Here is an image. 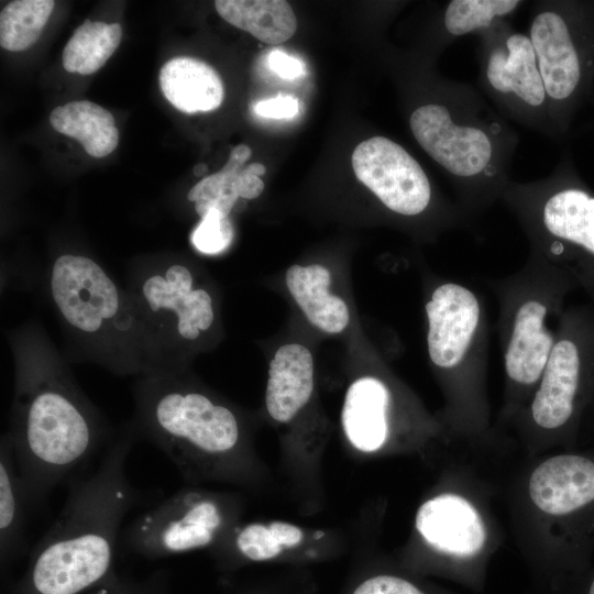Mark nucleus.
<instances>
[{"mask_svg":"<svg viewBox=\"0 0 594 594\" xmlns=\"http://www.w3.org/2000/svg\"><path fill=\"white\" fill-rule=\"evenodd\" d=\"M7 433L32 508L98 451L100 414L66 369L38 342L20 348Z\"/></svg>","mask_w":594,"mask_h":594,"instance_id":"nucleus-1","label":"nucleus"},{"mask_svg":"<svg viewBox=\"0 0 594 594\" xmlns=\"http://www.w3.org/2000/svg\"><path fill=\"white\" fill-rule=\"evenodd\" d=\"M133 437L125 430L92 473L70 482L57 519L32 552L23 594H78L109 573L121 525L141 501L125 471Z\"/></svg>","mask_w":594,"mask_h":594,"instance_id":"nucleus-2","label":"nucleus"},{"mask_svg":"<svg viewBox=\"0 0 594 594\" xmlns=\"http://www.w3.org/2000/svg\"><path fill=\"white\" fill-rule=\"evenodd\" d=\"M522 457L503 483L516 544L578 580L594 552V440Z\"/></svg>","mask_w":594,"mask_h":594,"instance_id":"nucleus-3","label":"nucleus"},{"mask_svg":"<svg viewBox=\"0 0 594 594\" xmlns=\"http://www.w3.org/2000/svg\"><path fill=\"white\" fill-rule=\"evenodd\" d=\"M427 350L444 397L439 416L453 448L484 453L501 442L487 391L488 320L483 297L439 279L425 304Z\"/></svg>","mask_w":594,"mask_h":594,"instance_id":"nucleus-4","label":"nucleus"},{"mask_svg":"<svg viewBox=\"0 0 594 594\" xmlns=\"http://www.w3.org/2000/svg\"><path fill=\"white\" fill-rule=\"evenodd\" d=\"M138 429L187 481L239 480L246 471L235 413L183 383L173 370L145 375L136 388Z\"/></svg>","mask_w":594,"mask_h":594,"instance_id":"nucleus-5","label":"nucleus"},{"mask_svg":"<svg viewBox=\"0 0 594 594\" xmlns=\"http://www.w3.org/2000/svg\"><path fill=\"white\" fill-rule=\"evenodd\" d=\"M487 285L498 304L504 365L502 406L493 427L503 435L532 395L556 343L564 301L578 287L566 273L532 253L516 272Z\"/></svg>","mask_w":594,"mask_h":594,"instance_id":"nucleus-6","label":"nucleus"},{"mask_svg":"<svg viewBox=\"0 0 594 594\" xmlns=\"http://www.w3.org/2000/svg\"><path fill=\"white\" fill-rule=\"evenodd\" d=\"M50 293L67 329L100 363L118 373L160 371L138 301L96 261L77 254L58 256L50 273Z\"/></svg>","mask_w":594,"mask_h":594,"instance_id":"nucleus-7","label":"nucleus"},{"mask_svg":"<svg viewBox=\"0 0 594 594\" xmlns=\"http://www.w3.org/2000/svg\"><path fill=\"white\" fill-rule=\"evenodd\" d=\"M593 398L594 307H568L532 395L503 435L527 457L575 448Z\"/></svg>","mask_w":594,"mask_h":594,"instance_id":"nucleus-8","label":"nucleus"},{"mask_svg":"<svg viewBox=\"0 0 594 594\" xmlns=\"http://www.w3.org/2000/svg\"><path fill=\"white\" fill-rule=\"evenodd\" d=\"M503 483L454 453L417 508L415 542L427 557L453 566L483 564L503 543L494 501Z\"/></svg>","mask_w":594,"mask_h":594,"instance_id":"nucleus-9","label":"nucleus"},{"mask_svg":"<svg viewBox=\"0 0 594 594\" xmlns=\"http://www.w3.org/2000/svg\"><path fill=\"white\" fill-rule=\"evenodd\" d=\"M457 91L452 105L428 102L409 118L410 131L420 147L454 180L462 210L481 211L502 198L507 187L503 173L509 150L503 127L481 117L479 107L463 102Z\"/></svg>","mask_w":594,"mask_h":594,"instance_id":"nucleus-10","label":"nucleus"},{"mask_svg":"<svg viewBox=\"0 0 594 594\" xmlns=\"http://www.w3.org/2000/svg\"><path fill=\"white\" fill-rule=\"evenodd\" d=\"M502 198L519 220L529 253L566 273L594 300V196L543 180L508 184Z\"/></svg>","mask_w":594,"mask_h":594,"instance_id":"nucleus-11","label":"nucleus"},{"mask_svg":"<svg viewBox=\"0 0 594 594\" xmlns=\"http://www.w3.org/2000/svg\"><path fill=\"white\" fill-rule=\"evenodd\" d=\"M227 498L184 488L140 514L124 530L123 544L148 558H162L209 547L229 527Z\"/></svg>","mask_w":594,"mask_h":594,"instance_id":"nucleus-12","label":"nucleus"},{"mask_svg":"<svg viewBox=\"0 0 594 594\" xmlns=\"http://www.w3.org/2000/svg\"><path fill=\"white\" fill-rule=\"evenodd\" d=\"M130 293L143 312L157 354L170 353L174 343L197 341L215 322L211 295L195 285L191 268L182 263L142 268Z\"/></svg>","mask_w":594,"mask_h":594,"instance_id":"nucleus-13","label":"nucleus"},{"mask_svg":"<svg viewBox=\"0 0 594 594\" xmlns=\"http://www.w3.org/2000/svg\"><path fill=\"white\" fill-rule=\"evenodd\" d=\"M480 58V77L491 97L517 119L541 124L550 106L529 36L499 23L484 33Z\"/></svg>","mask_w":594,"mask_h":594,"instance_id":"nucleus-14","label":"nucleus"},{"mask_svg":"<svg viewBox=\"0 0 594 594\" xmlns=\"http://www.w3.org/2000/svg\"><path fill=\"white\" fill-rule=\"evenodd\" d=\"M351 162L358 179L393 213L418 217L430 209V180L398 143L385 136L370 138L356 145Z\"/></svg>","mask_w":594,"mask_h":594,"instance_id":"nucleus-15","label":"nucleus"},{"mask_svg":"<svg viewBox=\"0 0 594 594\" xmlns=\"http://www.w3.org/2000/svg\"><path fill=\"white\" fill-rule=\"evenodd\" d=\"M395 404L394 391L378 377L364 376L352 383L341 417L350 443L363 453L418 449L397 431Z\"/></svg>","mask_w":594,"mask_h":594,"instance_id":"nucleus-16","label":"nucleus"},{"mask_svg":"<svg viewBox=\"0 0 594 594\" xmlns=\"http://www.w3.org/2000/svg\"><path fill=\"white\" fill-rule=\"evenodd\" d=\"M528 36L549 106L568 101L580 86L582 65L565 18L544 4L534 14Z\"/></svg>","mask_w":594,"mask_h":594,"instance_id":"nucleus-17","label":"nucleus"},{"mask_svg":"<svg viewBox=\"0 0 594 594\" xmlns=\"http://www.w3.org/2000/svg\"><path fill=\"white\" fill-rule=\"evenodd\" d=\"M251 155L248 145H237L219 172L204 177L191 187L188 200L195 202V210L200 218L210 209H217L229 217L239 198L254 199L263 193L261 176L266 168L261 163L245 165Z\"/></svg>","mask_w":594,"mask_h":594,"instance_id":"nucleus-18","label":"nucleus"},{"mask_svg":"<svg viewBox=\"0 0 594 594\" xmlns=\"http://www.w3.org/2000/svg\"><path fill=\"white\" fill-rule=\"evenodd\" d=\"M314 391V360L298 343L277 349L270 364L265 393L268 415L277 422L290 421L307 404Z\"/></svg>","mask_w":594,"mask_h":594,"instance_id":"nucleus-19","label":"nucleus"},{"mask_svg":"<svg viewBox=\"0 0 594 594\" xmlns=\"http://www.w3.org/2000/svg\"><path fill=\"white\" fill-rule=\"evenodd\" d=\"M160 86L165 98L186 113L217 109L223 100V84L216 69L193 57H175L160 70Z\"/></svg>","mask_w":594,"mask_h":594,"instance_id":"nucleus-20","label":"nucleus"},{"mask_svg":"<svg viewBox=\"0 0 594 594\" xmlns=\"http://www.w3.org/2000/svg\"><path fill=\"white\" fill-rule=\"evenodd\" d=\"M330 272L322 265H293L286 272V285L308 320L327 333H340L349 323L345 302L329 293Z\"/></svg>","mask_w":594,"mask_h":594,"instance_id":"nucleus-21","label":"nucleus"},{"mask_svg":"<svg viewBox=\"0 0 594 594\" xmlns=\"http://www.w3.org/2000/svg\"><path fill=\"white\" fill-rule=\"evenodd\" d=\"M50 123L55 131L77 140L92 157L111 154L119 142L112 113L88 100L56 107L50 114Z\"/></svg>","mask_w":594,"mask_h":594,"instance_id":"nucleus-22","label":"nucleus"},{"mask_svg":"<svg viewBox=\"0 0 594 594\" xmlns=\"http://www.w3.org/2000/svg\"><path fill=\"white\" fill-rule=\"evenodd\" d=\"M215 8L226 22L270 45L286 42L297 29L294 10L284 0H218Z\"/></svg>","mask_w":594,"mask_h":594,"instance_id":"nucleus-23","label":"nucleus"},{"mask_svg":"<svg viewBox=\"0 0 594 594\" xmlns=\"http://www.w3.org/2000/svg\"><path fill=\"white\" fill-rule=\"evenodd\" d=\"M30 497L18 469L8 435L0 448V548L1 557L9 558L25 544L28 516L31 513Z\"/></svg>","mask_w":594,"mask_h":594,"instance_id":"nucleus-24","label":"nucleus"},{"mask_svg":"<svg viewBox=\"0 0 594 594\" xmlns=\"http://www.w3.org/2000/svg\"><path fill=\"white\" fill-rule=\"evenodd\" d=\"M121 37L119 23L85 21L75 30L63 51L65 70L80 75L96 73L112 56Z\"/></svg>","mask_w":594,"mask_h":594,"instance_id":"nucleus-25","label":"nucleus"},{"mask_svg":"<svg viewBox=\"0 0 594 594\" xmlns=\"http://www.w3.org/2000/svg\"><path fill=\"white\" fill-rule=\"evenodd\" d=\"M55 7L53 0H15L0 13V45L6 51L22 52L42 34Z\"/></svg>","mask_w":594,"mask_h":594,"instance_id":"nucleus-26","label":"nucleus"},{"mask_svg":"<svg viewBox=\"0 0 594 594\" xmlns=\"http://www.w3.org/2000/svg\"><path fill=\"white\" fill-rule=\"evenodd\" d=\"M520 4L518 0H452L443 13V26L452 37L483 33L503 22Z\"/></svg>","mask_w":594,"mask_h":594,"instance_id":"nucleus-27","label":"nucleus"},{"mask_svg":"<svg viewBox=\"0 0 594 594\" xmlns=\"http://www.w3.org/2000/svg\"><path fill=\"white\" fill-rule=\"evenodd\" d=\"M231 544L241 558L252 562L273 560L284 551L268 525L261 522L249 524L238 529L232 536Z\"/></svg>","mask_w":594,"mask_h":594,"instance_id":"nucleus-28","label":"nucleus"},{"mask_svg":"<svg viewBox=\"0 0 594 594\" xmlns=\"http://www.w3.org/2000/svg\"><path fill=\"white\" fill-rule=\"evenodd\" d=\"M233 235V226L229 217L217 209H210L205 217L200 218L190 240L200 253L216 255L229 248Z\"/></svg>","mask_w":594,"mask_h":594,"instance_id":"nucleus-29","label":"nucleus"},{"mask_svg":"<svg viewBox=\"0 0 594 594\" xmlns=\"http://www.w3.org/2000/svg\"><path fill=\"white\" fill-rule=\"evenodd\" d=\"M351 594H428L413 581L391 573L371 575L360 582Z\"/></svg>","mask_w":594,"mask_h":594,"instance_id":"nucleus-30","label":"nucleus"},{"mask_svg":"<svg viewBox=\"0 0 594 594\" xmlns=\"http://www.w3.org/2000/svg\"><path fill=\"white\" fill-rule=\"evenodd\" d=\"M298 108V101L294 97L278 96L257 102L254 111L264 118L289 119L297 114Z\"/></svg>","mask_w":594,"mask_h":594,"instance_id":"nucleus-31","label":"nucleus"},{"mask_svg":"<svg viewBox=\"0 0 594 594\" xmlns=\"http://www.w3.org/2000/svg\"><path fill=\"white\" fill-rule=\"evenodd\" d=\"M268 66L275 74L284 79H295L302 76L305 73L304 65L299 59L279 50L270 53Z\"/></svg>","mask_w":594,"mask_h":594,"instance_id":"nucleus-32","label":"nucleus"},{"mask_svg":"<svg viewBox=\"0 0 594 594\" xmlns=\"http://www.w3.org/2000/svg\"><path fill=\"white\" fill-rule=\"evenodd\" d=\"M267 525L272 535L284 550L296 548L302 541L304 532L297 525L280 520L272 521Z\"/></svg>","mask_w":594,"mask_h":594,"instance_id":"nucleus-33","label":"nucleus"},{"mask_svg":"<svg viewBox=\"0 0 594 594\" xmlns=\"http://www.w3.org/2000/svg\"><path fill=\"white\" fill-rule=\"evenodd\" d=\"M578 580L583 582L579 585L578 594H594V571L591 573L586 571Z\"/></svg>","mask_w":594,"mask_h":594,"instance_id":"nucleus-34","label":"nucleus"},{"mask_svg":"<svg viewBox=\"0 0 594 594\" xmlns=\"http://www.w3.org/2000/svg\"><path fill=\"white\" fill-rule=\"evenodd\" d=\"M588 430L591 431V437H592L591 441H593L594 440V398L586 414L583 428H582V435L584 431H588Z\"/></svg>","mask_w":594,"mask_h":594,"instance_id":"nucleus-35","label":"nucleus"},{"mask_svg":"<svg viewBox=\"0 0 594 594\" xmlns=\"http://www.w3.org/2000/svg\"><path fill=\"white\" fill-rule=\"evenodd\" d=\"M99 594H132L131 590L125 588H116V590H107L102 591Z\"/></svg>","mask_w":594,"mask_h":594,"instance_id":"nucleus-36","label":"nucleus"},{"mask_svg":"<svg viewBox=\"0 0 594 594\" xmlns=\"http://www.w3.org/2000/svg\"><path fill=\"white\" fill-rule=\"evenodd\" d=\"M206 172H207V166L204 165V164H198V165H196L195 168H194V174H195L196 176H201V175H204Z\"/></svg>","mask_w":594,"mask_h":594,"instance_id":"nucleus-37","label":"nucleus"}]
</instances>
